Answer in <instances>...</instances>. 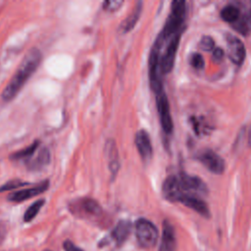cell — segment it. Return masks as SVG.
<instances>
[{
    "instance_id": "cell-6",
    "label": "cell",
    "mask_w": 251,
    "mask_h": 251,
    "mask_svg": "<svg viewBox=\"0 0 251 251\" xmlns=\"http://www.w3.org/2000/svg\"><path fill=\"white\" fill-rule=\"evenodd\" d=\"M155 95H156L157 111H158L162 128L166 133L170 134L174 129V123H173V119H172V114H171L170 103H169L168 97H167L164 89L155 93Z\"/></svg>"
},
{
    "instance_id": "cell-12",
    "label": "cell",
    "mask_w": 251,
    "mask_h": 251,
    "mask_svg": "<svg viewBox=\"0 0 251 251\" xmlns=\"http://www.w3.org/2000/svg\"><path fill=\"white\" fill-rule=\"evenodd\" d=\"M177 202H180L184 206L192 209L199 215L205 218H210V210L207 203L197 195L185 194L178 198Z\"/></svg>"
},
{
    "instance_id": "cell-24",
    "label": "cell",
    "mask_w": 251,
    "mask_h": 251,
    "mask_svg": "<svg viewBox=\"0 0 251 251\" xmlns=\"http://www.w3.org/2000/svg\"><path fill=\"white\" fill-rule=\"evenodd\" d=\"M200 47L205 51H211L215 49V42L211 36L205 35L200 40Z\"/></svg>"
},
{
    "instance_id": "cell-15",
    "label": "cell",
    "mask_w": 251,
    "mask_h": 251,
    "mask_svg": "<svg viewBox=\"0 0 251 251\" xmlns=\"http://www.w3.org/2000/svg\"><path fill=\"white\" fill-rule=\"evenodd\" d=\"M50 162V152L47 148H41L35 154L25 161L26 167L31 171H39L46 167Z\"/></svg>"
},
{
    "instance_id": "cell-22",
    "label": "cell",
    "mask_w": 251,
    "mask_h": 251,
    "mask_svg": "<svg viewBox=\"0 0 251 251\" xmlns=\"http://www.w3.org/2000/svg\"><path fill=\"white\" fill-rule=\"evenodd\" d=\"M27 182H24L21 181L19 179H13V180H9L7 181L5 184L0 186V192L3 191H7V190H12V189H16V188H21L25 185H27Z\"/></svg>"
},
{
    "instance_id": "cell-26",
    "label": "cell",
    "mask_w": 251,
    "mask_h": 251,
    "mask_svg": "<svg viewBox=\"0 0 251 251\" xmlns=\"http://www.w3.org/2000/svg\"><path fill=\"white\" fill-rule=\"evenodd\" d=\"M63 247L65 251H83L78 246H76L75 243H73L71 240L67 239L63 243Z\"/></svg>"
},
{
    "instance_id": "cell-11",
    "label": "cell",
    "mask_w": 251,
    "mask_h": 251,
    "mask_svg": "<svg viewBox=\"0 0 251 251\" xmlns=\"http://www.w3.org/2000/svg\"><path fill=\"white\" fill-rule=\"evenodd\" d=\"M134 143L136 149L144 162L149 161L153 155V147L151 143V139L146 130L140 129L135 133Z\"/></svg>"
},
{
    "instance_id": "cell-27",
    "label": "cell",
    "mask_w": 251,
    "mask_h": 251,
    "mask_svg": "<svg viewBox=\"0 0 251 251\" xmlns=\"http://www.w3.org/2000/svg\"><path fill=\"white\" fill-rule=\"evenodd\" d=\"M224 55H225V52L222 48L218 47L213 50V59L215 61H221L224 58Z\"/></svg>"
},
{
    "instance_id": "cell-9",
    "label": "cell",
    "mask_w": 251,
    "mask_h": 251,
    "mask_svg": "<svg viewBox=\"0 0 251 251\" xmlns=\"http://www.w3.org/2000/svg\"><path fill=\"white\" fill-rule=\"evenodd\" d=\"M227 44V57L235 65H241L246 56L243 42L236 36L228 33L226 35Z\"/></svg>"
},
{
    "instance_id": "cell-1",
    "label": "cell",
    "mask_w": 251,
    "mask_h": 251,
    "mask_svg": "<svg viewBox=\"0 0 251 251\" xmlns=\"http://www.w3.org/2000/svg\"><path fill=\"white\" fill-rule=\"evenodd\" d=\"M42 59V54L40 50L36 47L30 48L24 59L22 60L16 73L11 77L10 81L7 83L6 87L2 91L1 97L4 101L12 100L24 87L28 78L37 70Z\"/></svg>"
},
{
    "instance_id": "cell-18",
    "label": "cell",
    "mask_w": 251,
    "mask_h": 251,
    "mask_svg": "<svg viewBox=\"0 0 251 251\" xmlns=\"http://www.w3.org/2000/svg\"><path fill=\"white\" fill-rule=\"evenodd\" d=\"M239 17L240 10L233 4H227L221 10V18L231 25L235 23L239 19Z\"/></svg>"
},
{
    "instance_id": "cell-7",
    "label": "cell",
    "mask_w": 251,
    "mask_h": 251,
    "mask_svg": "<svg viewBox=\"0 0 251 251\" xmlns=\"http://www.w3.org/2000/svg\"><path fill=\"white\" fill-rule=\"evenodd\" d=\"M180 34L181 33H177L174 35L171 39H169L165 47V50L163 51V53L161 52L160 65H161L162 75L169 74L174 67L176 55L177 48L180 41Z\"/></svg>"
},
{
    "instance_id": "cell-8",
    "label": "cell",
    "mask_w": 251,
    "mask_h": 251,
    "mask_svg": "<svg viewBox=\"0 0 251 251\" xmlns=\"http://www.w3.org/2000/svg\"><path fill=\"white\" fill-rule=\"evenodd\" d=\"M197 159L201 164H203V166L214 174L220 175L225 171L226 165L224 159L211 149L201 151L197 155Z\"/></svg>"
},
{
    "instance_id": "cell-3",
    "label": "cell",
    "mask_w": 251,
    "mask_h": 251,
    "mask_svg": "<svg viewBox=\"0 0 251 251\" xmlns=\"http://www.w3.org/2000/svg\"><path fill=\"white\" fill-rule=\"evenodd\" d=\"M135 235L141 247L152 248L157 243L159 232L158 228L151 221L140 218L135 222Z\"/></svg>"
},
{
    "instance_id": "cell-19",
    "label": "cell",
    "mask_w": 251,
    "mask_h": 251,
    "mask_svg": "<svg viewBox=\"0 0 251 251\" xmlns=\"http://www.w3.org/2000/svg\"><path fill=\"white\" fill-rule=\"evenodd\" d=\"M39 144H40L39 141L35 140L33 143H31L26 148H25L21 151H18L16 153H14L13 155H11V159H13V160L23 159L25 161H27L28 159H30L35 154V152L37 151V149L39 147Z\"/></svg>"
},
{
    "instance_id": "cell-13",
    "label": "cell",
    "mask_w": 251,
    "mask_h": 251,
    "mask_svg": "<svg viewBox=\"0 0 251 251\" xmlns=\"http://www.w3.org/2000/svg\"><path fill=\"white\" fill-rule=\"evenodd\" d=\"M158 251H176V237L173 225L165 220L163 222L161 243Z\"/></svg>"
},
{
    "instance_id": "cell-17",
    "label": "cell",
    "mask_w": 251,
    "mask_h": 251,
    "mask_svg": "<svg viewBox=\"0 0 251 251\" xmlns=\"http://www.w3.org/2000/svg\"><path fill=\"white\" fill-rule=\"evenodd\" d=\"M141 11H142V2H137L133 10L131 11V13L128 15V17L123 22L122 28L125 32L130 31L134 27V25H136L137 21L140 18Z\"/></svg>"
},
{
    "instance_id": "cell-25",
    "label": "cell",
    "mask_w": 251,
    "mask_h": 251,
    "mask_svg": "<svg viewBox=\"0 0 251 251\" xmlns=\"http://www.w3.org/2000/svg\"><path fill=\"white\" fill-rule=\"evenodd\" d=\"M190 64L195 69H202L204 67V59L202 55L199 53H193L192 56L190 57Z\"/></svg>"
},
{
    "instance_id": "cell-28",
    "label": "cell",
    "mask_w": 251,
    "mask_h": 251,
    "mask_svg": "<svg viewBox=\"0 0 251 251\" xmlns=\"http://www.w3.org/2000/svg\"><path fill=\"white\" fill-rule=\"evenodd\" d=\"M248 143H249V145L251 146V127H250V130H249V134H248Z\"/></svg>"
},
{
    "instance_id": "cell-20",
    "label": "cell",
    "mask_w": 251,
    "mask_h": 251,
    "mask_svg": "<svg viewBox=\"0 0 251 251\" xmlns=\"http://www.w3.org/2000/svg\"><path fill=\"white\" fill-rule=\"evenodd\" d=\"M232 26L241 34L247 35L248 33L251 32V15L240 16L239 19L232 24Z\"/></svg>"
},
{
    "instance_id": "cell-14",
    "label": "cell",
    "mask_w": 251,
    "mask_h": 251,
    "mask_svg": "<svg viewBox=\"0 0 251 251\" xmlns=\"http://www.w3.org/2000/svg\"><path fill=\"white\" fill-rule=\"evenodd\" d=\"M105 152L108 159V167L112 175V178H115L120 170V158L119 152L115 140L109 139L105 144Z\"/></svg>"
},
{
    "instance_id": "cell-5",
    "label": "cell",
    "mask_w": 251,
    "mask_h": 251,
    "mask_svg": "<svg viewBox=\"0 0 251 251\" xmlns=\"http://www.w3.org/2000/svg\"><path fill=\"white\" fill-rule=\"evenodd\" d=\"M70 211L81 219H95L102 215V208L99 203L92 198H80L70 204Z\"/></svg>"
},
{
    "instance_id": "cell-10",
    "label": "cell",
    "mask_w": 251,
    "mask_h": 251,
    "mask_svg": "<svg viewBox=\"0 0 251 251\" xmlns=\"http://www.w3.org/2000/svg\"><path fill=\"white\" fill-rule=\"evenodd\" d=\"M48 187H49V181L44 180L32 187L20 189L9 194L8 200L11 202H23L43 193L48 189Z\"/></svg>"
},
{
    "instance_id": "cell-16",
    "label": "cell",
    "mask_w": 251,
    "mask_h": 251,
    "mask_svg": "<svg viewBox=\"0 0 251 251\" xmlns=\"http://www.w3.org/2000/svg\"><path fill=\"white\" fill-rule=\"evenodd\" d=\"M131 231V224L129 221H120L111 232V237L117 246H121L127 239Z\"/></svg>"
},
{
    "instance_id": "cell-2",
    "label": "cell",
    "mask_w": 251,
    "mask_h": 251,
    "mask_svg": "<svg viewBox=\"0 0 251 251\" xmlns=\"http://www.w3.org/2000/svg\"><path fill=\"white\" fill-rule=\"evenodd\" d=\"M186 14V3L185 1H174L171 5V12L164 25L163 29L158 35L156 42L162 47L165 42L171 39L174 35L181 33V27L184 23Z\"/></svg>"
},
{
    "instance_id": "cell-4",
    "label": "cell",
    "mask_w": 251,
    "mask_h": 251,
    "mask_svg": "<svg viewBox=\"0 0 251 251\" xmlns=\"http://www.w3.org/2000/svg\"><path fill=\"white\" fill-rule=\"evenodd\" d=\"M177 183H178V195L176 200L177 202L178 198L185 194L197 195L206 194L208 191L206 183L196 176L186 175L184 173H179L176 175Z\"/></svg>"
},
{
    "instance_id": "cell-29",
    "label": "cell",
    "mask_w": 251,
    "mask_h": 251,
    "mask_svg": "<svg viewBox=\"0 0 251 251\" xmlns=\"http://www.w3.org/2000/svg\"><path fill=\"white\" fill-rule=\"evenodd\" d=\"M45 251H50V250H45Z\"/></svg>"
},
{
    "instance_id": "cell-23",
    "label": "cell",
    "mask_w": 251,
    "mask_h": 251,
    "mask_svg": "<svg viewBox=\"0 0 251 251\" xmlns=\"http://www.w3.org/2000/svg\"><path fill=\"white\" fill-rule=\"evenodd\" d=\"M123 4V0H107L103 3V8L108 12H116Z\"/></svg>"
},
{
    "instance_id": "cell-21",
    "label": "cell",
    "mask_w": 251,
    "mask_h": 251,
    "mask_svg": "<svg viewBox=\"0 0 251 251\" xmlns=\"http://www.w3.org/2000/svg\"><path fill=\"white\" fill-rule=\"evenodd\" d=\"M44 199H39L35 202H33L27 209L26 211L25 212V215H24V221L25 223H29L31 222L36 216L37 214L39 213L40 209L42 208V206L44 205Z\"/></svg>"
}]
</instances>
